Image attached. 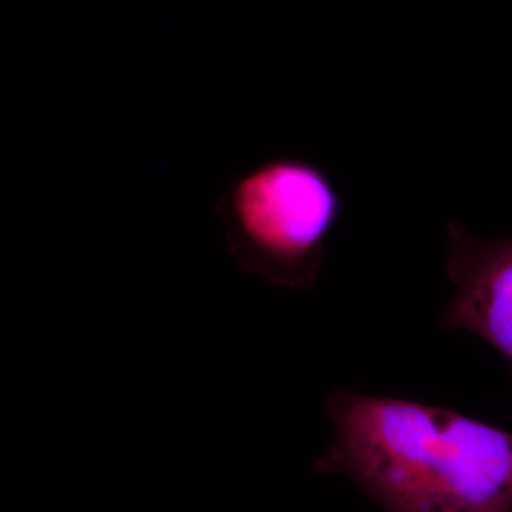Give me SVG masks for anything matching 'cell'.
<instances>
[{
  "label": "cell",
  "instance_id": "obj_1",
  "mask_svg": "<svg viewBox=\"0 0 512 512\" xmlns=\"http://www.w3.org/2000/svg\"><path fill=\"white\" fill-rule=\"evenodd\" d=\"M315 463L386 512H512V433L443 407L335 390Z\"/></svg>",
  "mask_w": 512,
  "mask_h": 512
},
{
  "label": "cell",
  "instance_id": "obj_3",
  "mask_svg": "<svg viewBox=\"0 0 512 512\" xmlns=\"http://www.w3.org/2000/svg\"><path fill=\"white\" fill-rule=\"evenodd\" d=\"M447 245L446 271L456 292L440 326L485 340L510 362L512 375V235L478 238L463 221L451 220Z\"/></svg>",
  "mask_w": 512,
  "mask_h": 512
},
{
  "label": "cell",
  "instance_id": "obj_2",
  "mask_svg": "<svg viewBox=\"0 0 512 512\" xmlns=\"http://www.w3.org/2000/svg\"><path fill=\"white\" fill-rule=\"evenodd\" d=\"M215 211L244 271L285 288L309 289L338 225L342 200L319 165L276 157L232 177Z\"/></svg>",
  "mask_w": 512,
  "mask_h": 512
}]
</instances>
